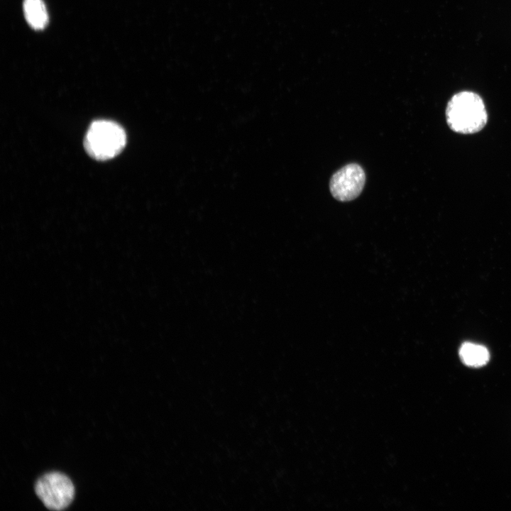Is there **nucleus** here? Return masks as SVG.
<instances>
[{
  "label": "nucleus",
  "mask_w": 511,
  "mask_h": 511,
  "mask_svg": "<svg viewBox=\"0 0 511 511\" xmlns=\"http://www.w3.org/2000/svg\"><path fill=\"white\" fill-rule=\"evenodd\" d=\"M449 128L458 133L472 134L484 128L488 114L482 98L476 93L462 91L453 95L446 109Z\"/></svg>",
  "instance_id": "f257e3e1"
},
{
  "label": "nucleus",
  "mask_w": 511,
  "mask_h": 511,
  "mask_svg": "<svg viewBox=\"0 0 511 511\" xmlns=\"http://www.w3.org/2000/svg\"><path fill=\"white\" fill-rule=\"evenodd\" d=\"M126 143L124 129L109 120L93 121L86 133L84 146L87 154L98 160H106L119 155Z\"/></svg>",
  "instance_id": "f03ea898"
},
{
  "label": "nucleus",
  "mask_w": 511,
  "mask_h": 511,
  "mask_svg": "<svg viewBox=\"0 0 511 511\" xmlns=\"http://www.w3.org/2000/svg\"><path fill=\"white\" fill-rule=\"evenodd\" d=\"M35 491L44 505L53 510L67 507L75 495L71 480L58 472L46 473L40 478L35 483Z\"/></svg>",
  "instance_id": "7ed1b4c3"
},
{
  "label": "nucleus",
  "mask_w": 511,
  "mask_h": 511,
  "mask_svg": "<svg viewBox=\"0 0 511 511\" xmlns=\"http://www.w3.org/2000/svg\"><path fill=\"white\" fill-rule=\"evenodd\" d=\"M366 173L357 163H350L333 174L329 182L332 196L341 202H349L358 197L363 189Z\"/></svg>",
  "instance_id": "20e7f679"
},
{
  "label": "nucleus",
  "mask_w": 511,
  "mask_h": 511,
  "mask_svg": "<svg viewBox=\"0 0 511 511\" xmlns=\"http://www.w3.org/2000/svg\"><path fill=\"white\" fill-rule=\"evenodd\" d=\"M23 9L28 24L33 29L40 31L46 27L49 17L43 0H24Z\"/></svg>",
  "instance_id": "39448f33"
},
{
  "label": "nucleus",
  "mask_w": 511,
  "mask_h": 511,
  "mask_svg": "<svg viewBox=\"0 0 511 511\" xmlns=\"http://www.w3.org/2000/svg\"><path fill=\"white\" fill-rule=\"evenodd\" d=\"M458 353L462 363L471 368L483 367L490 359L489 351L484 346L471 342L463 343Z\"/></svg>",
  "instance_id": "423d86ee"
}]
</instances>
